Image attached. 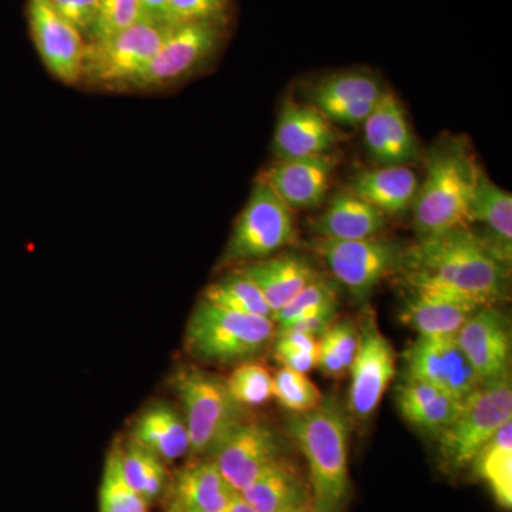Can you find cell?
<instances>
[{
    "instance_id": "cell-1",
    "label": "cell",
    "mask_w": 512,
    "mask_h": 512,
    "mask_svg": "<svg viewBox=\"0 0 512 512\" xmlns=\"http://www.w3.org/2000/svg\"><path fill=\"white\" fill-rule=\"evenodd\" d=\"M407 284L427 285L494 305L505 295L507 266L470 228L420 238L403 255Z\"/></svg>"
},
{
    "instance_id": "cell-2",
    "label": "cell",
    "mask_w": 512,
    "mask_h": 512,
    "mask_svg": "<svg viewBox=\"0 0 512 512\" xmlns=\"http://www.w3.org/2000/svg\"><path fill=\"white\" fill-rule=\"evenodd\" d=\"M286 429L308 463L315 511L345 510L350 494L349 421L342 404L323 397L311 412L292 413Z\"/></svg>"
},
{
    "instance_id": "cell-3",
    "label": "cell",
    "mask_w": 512,
    "mask_h": 512,
    "mask_svg": "<svg viewBox=\"0 0 512 512\" xmlns=\"http://www.w3.org/2000/svg\"><path fill=\"white\" fill-rule=\"evenodd\" d=\"M478 171L480 167L460 141L433 148L426 180L413 204L414 228L421 238L471 227Z\"/></svg>"
},
{
    "instance_id": "cell-4",
    "label": "cell",
    "mask_w": 512,
    "mask_h": 512,
    "mask_svg": "<svg viewBox=\"0 0 512 512\" xmlns=\"http://www.w3.org/2000/svg\"><path fill=\"white\" fill-rule=\"evenodd\" d=\"M274 335L272 319L227 311L201 301L188 320L185 342L192 355L204 362L232 365L261 355Z\"/></svg>"
},
{
    "instance_id": "cell-5",
    "label": "cell",
    "mask_w": 512,
    "mask_h": 512,
    "mask_svg": "<svg viewBox=\"0 0 512 512\" xmlns=\"http://www.w3.org/2000/svg\"><path fill=\"white\" fill-rule=\"evenodd\" d=\"M512 421L511 380L480 384L461 400L460 409L437 434L441 460L450 470H463L504 424Z\"/></svg>"
},
{
    "instance_id": "cell-6",
    "label": "cell",
    "mask_w": 512,
    "mask_h": 512,
    "mask_svg": "<svg viewBox=\"0 0 512 512\" xmlns=\"http://www.w3.org/2000/svg\"><path fill=\"white\" fill-rule=\"evenodd\" d=\"M173 389L183 404L192 456L210 454L229 431L245 420L244 407L232 399L227 382L200 367H180L173 376Z\"/></svg>"
},
{
    "instance_id": "cell-7",
    "label": "cell",
    "mask_w": 512,
    "mask_h": 512,
    "mask_svg": "<svg viewBox=\"0 0 512 512\" xmlns=\"http://www.w3.org/2000/svg\"><path fill=\"white\" fill-rule=\"evenodd\" d=\"M296 239L293 211L259 180L235 222L224 262L261 261L291 247Z\"/></svg>"
},
{
    "instance_id": "cell-8",
    "label": "cell",
    "mask_w": 512,
    "mask_h": 512,
    "mask_svg": "<svg viewBox=\"0 0 512 512\" xmlns=\"http://www.w3.org/2000/svg\"><path fill=\"white\" fill-rule=\"evenodd\" d=\"M170 25L140 20L123 32L86 45L82 79L94 84L133 83L146 69Z\"/></svg>"
},
{
    "instance_id": "cell-9",
    "label": "cell",
    "mask_w": 512,
    "mask_h": 512,
    "mask_svg": "<svg viewBox=\"0 0 512 512\" xmlns=\"http://www.w3.org/2000/svg\"><path fill=\"white\" fill-rule=\"evenodd\" d=\"M316 251L357 301L367 298L387 275L400 268L404 255L396 244L377 237L359 241L319 238Z\"/></svg>"
},
{
    "instance_id": "cell-10",
    "label": "cell",
    "mask_w": 512,
    "mask_h": 512,
    "mask_svg": "<svg viewBox=\"0 0 512 512\" xmlns=\"http://www.w3.org/2000/svg\"><path fill=\"white\" fill-rule=\"evenodd\" d=\"M220 39V20L170 25L156 56L131 84L140 89H154L174 83L211 56Z\"/></svg>"
},
{
    "instance_id": "cell-11",
    "label": "cell",
    "mask_w": 512,
    "mask_h": 512,
    "mask_svg": "<svg viewBox=\"0 0 512 512\" xmlns=\"http://www.w3.org/2000/svg\"><path fill=\"white\" fill-rule=\"evenodd\" d=\"M349 372L352 375L350 412L357 419H367L376 412L396 375V353L390 340L380 332L372 313L360 325L359 350Z\"/></svg>"
},
{
    "instance_id": "cell-12",
    "label": "cell",
    "mask_w": 512,
    "mask_h": 512,
    "mask_svg": "<svg viewBox=\"0 0 512 512\" xmlns=\"http://www.w3.org/2000/svg\"><path fill=\"white\" fill-rule=\"evenodd\" d=\"M208 456L232 490L241 493L282 457L281 443L265 424L242 420Z\"/></svg>"
},
{
    "instance_id": "cell-13",
    "label": "cell",
    "mask_w": 512,
    "mask_h": 512,
    "mask_svg": "<svg viewBox=\"0 0 512 512\" xmlns=\"http://www.w3.org/2000/svg\"><path fill=\"white\" fill-rule=\"evenodd\" d=\"M406 377L463 400L480 386L456 336H419L406 352Z\"/></svg>"
},
{
    "instance_id": "cell-14",
    "label": "cell",
    "mask_w": 512,
    "mask_h": 512,
    "mask_svg": "<svg viewBox=\"0 0 512 512\" xmlns=\"http://www.w3.org/2000/svg\"><path fill=\"white\" fill-rule=\"evenodd\" d=\"M33 42L50 73L66 84L82 80L86 45L80 30L63 18L50 0H28Z\"/></svg>"
},
{
    "instance_id": "cell-15",
    "label": "cell",
    "mask_w": 512,
    "mask_h": 512,
    "mask_svg": "<svg viewBox=\"0 0 512 512\" xmlns=\"http://www.w3.org/2000/svg\"><path fill=\"white\" fill-rule=\"evenodd\" d=\"M480 384L510 377L511 340L503 313L491 306L477 309L456 335Z\"/></svg>"
},
{
    "instance_id": "cell-16",
    "label": "cell",
    "mask_w": 512,
    "mask_h": 512,
    "mask_svg": "<svg viewBox=\"0 0 512 512\" xmlns=\"http://www.w3.org/2000/svg\"><path fill=\"white\" fill-rule=\"evenodd\" d=\"M335 167L329 154L288 158L269 167L262 181L292 211L313 210L325 200Z\"/></svg>"
},
{
    "instance_id": "cell-17",
    "label": "cell",
    "mask_w": 512,
    "mask_h": 512,
    "mask_svg": "<svg viewBox=\"0 0 512 512\" xmlns=\"http://www.w3.org/2000/svg\"><path fill=\"white\" fill-rule=\"evenodd\" d=\"M338 143L332 121L312 104L286 100L274 134V153L278 160L323 156Z\"/></svg>"
},
{
    "instance_id": "cell-18",
    "label": "cell",
    "mask_w": 512,
    "mask_h": 512,
    "mask_svg": "<svg viewBox=\"0 0 512 512\" xmlns=\"http://www.w3.org/2000/svg\"><path fill=\"white\" fill-rule=\"evenodd\" d=\"M412 299L407 302L403 320L419 336H456L458 330L483 306L463 296L427 285H410Z\"/></svg>"
},
{
    "instance_id": "cell-19",
    "label": "cell",
    "mask_w": 512,
    "mask_h": 512,
    "mask_svg": "<svg viewBox=\"0 0 512 512\" xmlns=\"http://www.w3.org/2000/svg\"><path fill=\"white\" fill-rule=\"evenodd\" d=\"M234 494L231 485L207 458L178 471L171 483L167 512H218Z\"/></svg>"
},
{
    "instance_id": "cell-20",
    "label": "cell",
    "mask_w": 512,
    "mask_h": 512,
    "mask_svg": "<svg viewBox=\"0 0 512 512\" xmlns=\"http://www.w3.org/2000/svg\"><path fill=\"white\" fill-rule=\"evenodd\" d=\"M471 225L485 227L487 238H481L491 252L505 265L511 262L512 252V195L490 180L483 168L478 171L473 201Z\"/></svg>"
},
{
    "instance_id": "cell-21",
    "label": "cell",
    "mask_w": 512,
    "mask_h": 512,
    "mask_svg": "<svg viewBox=\"0 0 512 512\" xmlns=\"http://www.w3.org/2000/svg\"><path fill=\"white\" fill-rule=\"evenodd\" d=\"M244 274L264 296L266 305L271 309L272 319L318 276L306 259L296 255L261 259L248 266Z\"/></svg>"
},
{
    "instance_id": "cell-22",
    "label": "cell",
    "mask_w": 512,
    "mask_h": 512,
    "mask_svg": "<svg viewBox=\"0 0 512 512\" xmlns=\"http://www.w3.org/2000/svg\"><path fill=\"white\" fill-rule=\"evenodd\" d=\"M130 440L156 454L164 463H174L191 450L183 414L164 402L151 404L138 416Z\"/></svg>"
},
{
    "instance_id": "cell-23",
    "label": "cell",
    "mask_w": 512,
    "mask_h": 512,
    "mask_svg": "<svg viewBox=\"0 0 512 512\" xmlns=\"http://www.w3.org/2000/svg\"><path fill=\"white\" fill-rule=\"evenodd\" d=\"M256 512H281L311 503V487L299 468L281 457L242 490Z\"/></svg>"
},
{
    "instance_id": "cell-24",
    "label": "cell",
    "mask_w": 512,
    "mask_h": 512,
    "mask_svg": "<svg viewBox=\"0 0 512 512\" xmlns=\"http://www.w3.org/2000/svg\"><path fill=\"white\" fill-rule=\"evenodd\" d=\"M386 225V215L350 192H339L313 224L322 239L359 241L375 238Z\"/></svg>"
},
{
    "instance_id": "cell-25",
    "label": "cell",
    "mask_w": 512,
    "mask_h": 512,
    "mask_svg": "<svg viewBox=\"0 0 512 512\" xmlns=\"http://www.w3.org/2000/svg\"><path fill=\"white\" fill-rule=\"evenodd\" d=\"M419 187V178L407 165H383L357 174L352 192L384 215H399L413 207Z\"/></svg>"
},
{
    "instance_id": "cell-26",
    "label": "cell",
    "mask_w": 512,
    "mask_h": 512,
    "mask_svg": "<svg viewBox=\"0 0 512 512\" xmlns=\"http://www.w3.org/2000/svg\"><path fill=\"white\" fill-rule=\"evenodd\" d=\"M397 404L407 423L427 433L439 434L456 416L461 400L406 377L397 390Z\"/></svg>"
},
{
    "instance_id": "cell-27",
    "label": "cell",
    "mask_w": 512,
    "mask_h": 512,
    "mask_svg": "<svg viewBox=\"0 0 512 512\" xmlns=\"http://www.w3.org/2000/svg\"><path fill=\"white\" fill-rule=\"evenodd\" d=\"M481 480L493 493L495 501L505 508L512 507V421L504 424L488 441L473 461Z\"/></svg>"
},
{
    "instance_id": "cell-28",
    "label": "cell",
    "mask_w": 512,
    "mask_h": 512,
    "mask_svg": "<svg viewBox=\"0 0 512 512\" xmlns=\"http://www.w3.org/2000/svg\"><path fill=\"white\" fill-rule=\"evenodd\" d=\"M121 461L128 483L148 504L158 500L170 485L167 463L133 440L121 446Z\"/></svg>"
},
{
    "instance_id": "cell-29",
    "label": "cell",
    "mask_w": 512,
    "mask_h": 512,
    "mask_svg": "<svg viewBox=\"0 0 512 512\" xmlns=\"http://www.w3.org/2000/svg\"><path fill=\"white\" fill-rule=\"evenodd\" d=\"M384 90L370 74L346 72L335 74L320 82L312 90V106L320 111L332 109L340 104L362 100L380 99Z\"/></svg>"
},
{
    "instance_id": "cell-30",
    "label": "cell",
    "mask_w": 512,
    "mask_h": 512,
    "mask_svg": "<svg viewBox=\"0 0 512 512\" xmlns=\"http://www.w3.org/2000/svg\"><path fill=\"white\" fill-rule=\"evenodd\" d=\"M150 504L128 483L121 446L111 448L104 463L99 490V512H148Z\"/></svg>"
},
{
    "instance_id": "cell-31",
    "label": "cell",
    "mask_w": 512,
    "mask_h": 512,
    "mask_svg": "<svg viewBox=\"0 0 512 512\" xmlns=\"http://www.w3.org/2000/svg\"><path fill=\"white\" fill-rule=\"evenodd\" d=\"M202 301L227 311L272 319L271 309L266 305L264 296L244 272L229 275L208 286Z\"/></svg>"
},
{
    "instance_id": "cell-32",
    "label": "cell",
    "mask_w": 512,
    "mask_h": 512,
    "mask_svg": "<svg viewBox=\"0 0 512 512\" xmlns=\"http://www.w3.org/2000/svg\"><path fill=\"white\" fill-rule=\"evenodd\" d=\"M380 109L383 113L392 165H407L412 161L419 160V144H417L412 127L407 121L402 103L393 93L383 92L380 97Z\"/></svg>"
},
{
    "instance_id": "cell-33",
    "label": "cell",
    "mask_w": 512,
    "mask_h": 512,
    "mask_svg": "<svg viewBox=\"0 0 512 512\" xmlns=\"http://www.w3.org/2000/svg\"><path fill=\"white\" fill-rule=\"evenodd\" d=\"M272 397L291 413H306L323 400L319 387L306 373L282 367L272 376Z\"/></svg>"
},
{
    "instance_id": "cell-34",
    "label": "cell",
    "mask_w": 512,
    "mask_h": 512,
    "mask_svg": "<svg viewBox=\"0 0 512 512\" xmlns=\"http://www.w3.org/2000/svg\"><path fill=\"white\" fill-rule=\"evenodd\" d=\"M225 382L232 399L244 409L261 406L272 397V375L256 363H242Z\"/></svg>"
},
{
    "instance_id": "cell-35",
    "label": "cell",
    "mask_w": 512,
    "mask_h": 512,
    "mask_svg": "<svg viewBox=\"0 0 512 512\" xmlns=\"http://www.w3.org/2000/svg\"><path fill=\"white\" fill-rule=\"evenodd\" d=\"M329 308H338V295L335 288L318 275L272 320L279 323V329H285L302 316Z\"/></svg>"
},
{
    "instance_id": "cell-36",
    "label": "cell",
    "mask_w": 512,
    "mask_h": 512,
    "mask_svg": "<svg viewBox=\"0 0 512 512\" xmlns=\"http://www.w3.org/2000/svg\"><path fill=\"white\" fill-rule=\"evenodd\" d=\"M276 359L296 372L308 373L318 367L319 339L298 330H279L274 348Z\"/></svg>"
},
{
    "instance_id": "cell-37",
    "label": "cell",
    "mask_w": 512,
    "mask_h": 512,
    "mask_svg": "<svg viewBox=\"0 0 512 512\" xmlns=\"http://www.w3.org/2000/svg\"><path fill=\"white\" fill-rule=\"evenodd\" d=\"M143 20L138 0H100L99 12L89 36L103 40L117 35Z\"/></svg>"
},
{
    "instance_id": "cell-38",
    "label": "cell",
    "mask_w": 512,
    "mask_h": 512,
    "mask_svg": "<svg viewBox=\"0 0 512 512\" xmlns=\"http://www.w3.org/2000/svg\"><path fill=\"white\" fill-rule=\"evenodd\" d=\"M227 8V0H170L168 3V25L198 22V20H220Z\"/></svg>"
},
{
    "instance_id": "cell-39",
    "label": "cell",
    "mask_w": 512,
    "mask_h": 512,
    "mask_svg": "<svg viewBox=\"0 0 512 512\" xmlns=\"http://www.w3.org/2000/svg\"><path fill=\"white\" fill-rule=\"evenodd\" d=\"M319 343L332 350L350 370L359 350V329L350 320L333 322L320 336Z\"/></svg>"
},
{
    "instance_id": "cell-40",
    "label": "cell",
    "mask_w": 512,
    "mask_h": 512,
    "mask_svg": "<svg viewBox=\"0 0 512 512\" xmlns=\"http://www.w3.org/2000/svg\"><path fill=\"white\" fill-rule=\"evenodd\" d=\"M50 3L80 32L89 33L99 12L100 0H50Z\"/></svg>"
},
{
    "instance_id": "cell-41",
    "label": "cell",
    "mask_w": 512,
    "mask_h": 512,
    "mask_svg": "<svg viewBox=\"0 0 512 512\" xmlns=\"http://www.w3.org/2000/svg\"><path fill=\"white\" fill-rule=\"evenodd\" d=\"M335 316L336 308L322 309V311L302 316V318H299L285 329L298 330V332L306 333V335H311L313 338L318 339L332 325Z\"/></svg>"
},
{
    "instance_id": "cell-42",
    "label": "cell",
    "mask_w": 512,
    "mask_h": 512,
    "mask_svg": "<svg viewBox=\"0 0 512 512\" xmlns=\"http://www.w3.org/2000/svg\"><path fill=\"white\" fill-rule=\"evenodd\" d=\"M138 2H140L143 20L157 23V25H168V3L170 0H138Z\"/></svg>"
},
{
    "instance_id": "cell-43",
    "label": "cell",
    "mask_w": 512,
    "mask_h": 512,
    "mask_svg": "<svg viewBox=\"0 0 512 512\" xmlns=\"http://www.w3.org/2000/svg\"><path fill=\"white\" fill-rule=\"evenodd\" d=\"M218 512H256L254 508L242 498V495L235 493L222 510Z\"/></svg>"
},
{
    "instance_id": "cell-44",
    "label": "cell",
    "mask_w": 512,
    "mask_h": 512,
    "mask_svg": "<svg viewBox=\"0 0 512 512\" xmlns=\"http://www.w3.org/2000/svg\"><path fill=\"white\" fill-rule=\"evenodd\" d=\"M281 512H316L315 508H313L312 503L298 505V507L289 508V510L281 511Z\"/></svg>"
}]
</instances>
